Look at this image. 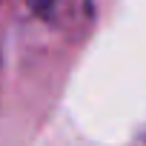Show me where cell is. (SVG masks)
<instances>
[{"label": "cell", "instance_id": "6da1fadb", "mask_svg": "<svg viewBox=\"0 0 146 146\" xmlns=\"http://www.w3.org/2000/svg\"><path fill=\"white\" fill-rule=\"evenodd\" d=\"M54 3H57V0H26V6H29L35 15H49Z\"/></svg>", "mask_w": 146, "mask_h": 146}]
</instances>
